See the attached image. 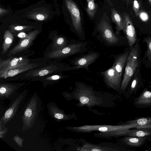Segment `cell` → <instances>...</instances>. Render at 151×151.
Here are the masks:
<instances>
[{"instance_id": "14", "label": "cell", "mask_w": 151, "mask_h": 151, "mask_svg": "<svg viewBox=\"0 0 151 151\" xmlns=\"http://www.w3.org/2000/svg\"><path fill=\"white\" fill-rule=\"evenodd\" d=\"M126 135L144 138L149 142L151 140V128L129 129L126 133Z\"/></svg>"}, {"instance_id": "11", "label": "cell", "mask_w": 151, "mask_h": 151, "mask_svg": "<svg viewBox=\"0 0 151 151\" xmlns=\"http://www.w3.org/2000/svg\"><path fill=\"white\" fill-rule=\"evenodd\" d=\"M106 82L110 86L118 88L120 85L121 79L116 73L114 66H112L105 71L101 73Z\"/></svg>"}, {"instance_id": "29", "label": "cell", "mask_w": 151, "mask_h": 151, "mask_svg": "<svg viewBox=\"0 0 151 151\" xmlns=\"http://www.w3.org/2000/svg\"><path fill=\"white\" fill-rule=\"evenodd\" d=\"M28 34H26L24 32H20L18 34L17 36L22 39L27 38L28 36Z\"/></svg>"}, {"instance_id": "32", "label": "cell", "mask_w": 151, "mask_h": 151, "mask_svg": "<svg viewBox=\"0 0 151 151\" xmlns=\"http://www.w3.org/2000/svg\"><path fill=\"white\" fill-rule=\"evenodd\" d=\"M54 117L58 119H61L63 118V115L61 113H57L55 114Z\"/></svg>"}, {"instance_id": "35", "label": "cell", "mask_w": 151, "mask_h": 151, "mask_svg": "<svg viewBox=\"0 0 151 151\" xmlns=\"http://www.w3.org/2000/svg\"><path fill=\"white\" fill-rule=\"evenodd\" d=\"M108 3V4L112 7L113 6V5L110 0H105Z\"/></svg>"}, {"instance_id": "24", "label": "cell", "mask_w": 151, "mask_h": 151, "mask_svg": "<svg viewBox=\"0 0 151 151\" xmlns=\"http://www.w3.org/2000/svg\"><path fill=\"white\" fill-rule=\"evenodd\" d=\"M138 14L141 20L144 22L147 21L149 19V16L147 13L144 11H141Z\"/></svg>"}, {"instance_id": "7", "label": "cell", "mask_w": 151, "mask_h": 151, "mask_svg": "<svg viewBox=\"0 0 151 151\" xmlns=\"http://www.w3.org/2000/svg\"><path fill=\"white\" fill-rule=\"evenodd\" d=\"M124 26L128 43L131 47L137 41V35L132 22L129 15L124 14L123 18Z\"/></svg>"}, {"instance_id": "25", "label": "cell", "mask_w": 151, "mask_h": 151, "mask_svg": "<svg viewBox=\"0 0 151 151\" xmlns=\"http://www.w3.org/2000/svg\"><path fill=\"white\" fill-rule=\"evenodd\" d=\"M30 27L28 26H17L15 27H12L11 30L13 31H21L23 30L28 29Z\"/></svg>"}, {"instance_id": "18", "label": "cell", "mask_w": 151, "mask_h": 151, "mask_svg": "<svg viewBox=\"0 0 151 151\" xmlns=\"http://www.w3.org/2000/svg\"><path fill=\"white\" fill-rule=\"evenodd\" d=\"M14 40V36L11 32L6 30L4 35V42L2 45V53L5 54L12 44Z\"/></svg>"}, {"instance_id": "31", "label": "cell", "mask_w": 151, "mask_h": 151, "mask_svg": "<svg viewBox=\"0 0 151 151\" xmlns=\"http://www.w3.org/2000/svg\"><path fill=\"white\" fill-rule=\"evenodd\" d=\"M137 129L151 128V124H148L143 125L139 126L135 128Z\"/></svg>"}, {"instance_id": "17", "label": "cell", "mask_w": 151, "mask_h": 151, "mask_svg": "<svg viewBox=\"0 0 151 151\" xmlns=\"http://www.w3.org/2000/svg\"><path fill=\"white\" fill-rule=\"evenodd\" d=\"M111 17L112 21L115 24L116 26V35H119L121 30H122L125 33L123 18L118 12L114 8L111 9Z\"/></svg>"}, {"instance_id": "8", "label": "cell", "mask_w": 151, "mask_h": 151, "mask_svg": "<svg viewBox=\"0 0 151 151\" xmlns=\"http://www.w3.org/2000/svg\"><path fill=\"white\" fill-rule=\"evenodd\" d=\"M39 33V31L37 30L29 32L28 37L22 39L19 43L9 52L8 56L13 55L26 49L30 46Z\"/></svg>"}, {"instance_id": "27", "label": "cell", "mask_w": 151, "mask_h": 151, "mask_svg": "<svg viewBox=\"0 0 151 151\" xmlns=\"http://www.w3.org/2000/svg\"><path fill=\"white\" fill-rule=\"evenodd\" d=\"M62 77L61 76L57 75L48 77L46 78L45 79L49 80H55L60 79Z\"/></svg>"}, {"instance_id": "30", "label": "cell", "mask_w": 151, "mask_h": 151, "mask_svg": "<svg viewBox=\"0 0 151 151\" xmlns=\"http://www.w3.org/2000/svg\"><path fill=\"white\" fill-rule=\"evenodd\" d=\"M80 100L81 103L83 104L87 103L89 101V99L86 97L82 96L81 97Z\"/></svg>"}, {"instance_id": "6", "label": "cell", "mask_w": 151, "mask_h": 151, "mask_svg": "<svg viewBox=\"0 0 151 151\" xmlns=\"http://www.w3.org/2000/svg\"><path fill=\"white\" fill-rule=\"evenodd\" d=\"M99 56V53L91 52L78 58L73 62V70L84 68L88 70L89 66L96 61Z\"/></svg>"}, {"instance_id": "15", "label": "cell", "mask_w": 151, "mask_h": 151, "mask_svg": "<svg viewBox=\"0 0 151 151\" xmlns=\"http://www.w3.org/2000/svg\"><path fill=\"white\" fill-rule=\"evenodd\" d=\"M147 142L144 138L128 136L122 139V142L126 146L131 148H137L142 146Z\"/></svg>"}, {"instance_id": "23", "label": "cell", "mask_w": 151, "mask_h": 151, "mask_svg": "<svg viewBox=\"0 0 151 151\" xmlns=\"http://www.w3.org/2000/svg\"><path fill=\"white\" fill-rule=\"evenodd\" d=\"M52 71H53V70H52L43 69L36 72L35 74H34V76H43L52 72Z\"/></svg>"}, {"instance_id": "19", "label": "cell", "mask_w": 151, "mask_h": 151, "mask_svg": "<svg viewBox=\"0 0 151 151\" xmlns=\"http://www.w3.org/2000/svg\"><path fill=\"white\" fill-rule=\"evenodd\" d=\"M67 41L66 39L62 36H57L53 39V49L54 51H57L64 48L67 45Z\"/></svg>"}, {"instance_id": "26", "label": "cell", "mask_w": 151, "mask_h": 151, "mask_svg": "<svg viewBox=\"0 0 151 151\" xmlns=\"http://www.w3.org/2000/svg\"><path fill=\"white\" fill-rule=\"evenodd\" d=\"M133 8L136 15H138L139 14V5L137 1L136 0H134V1Z\"/></svg>"}, {"instance_id": "9", "label": "cell", "mask_w": 151, "mask_h": 151, "mask_svg": "<svg viewBox=\"0 0 151 151\" xmlns=\"http://www.w3.org/2000/svg\"><path fill=\"white\" fill-rule=\"evenodd\" d=\"M134 105L137 108L143 109L151 107V90L145 88L139 95L134 98Z\"/></svg>"}, {"instance_id": "10", "label": "cell", "mask_w": 151, "mask_h": 151, "mask_svg": "<svg viewBox=\"0 0 151 151\" xmlns=\"http://www.w3.org/2000/svg\"><path fill=\"white\" fill-rule=\"evenodd\" d=\"M29 60L23 57H10L7 59L0 60V70L10 69L29 63Z\"/></svg>"}, {"instance_id": "37", "label": "cell", "mask_w": 151, "mask_h": 151, "mask_svg": "<svg viewBox=\"0 0 151 151\" xmlns=\"http://www.w3.org/2000/svg\"><path fill=\"white\" fill-rule=\"evenodd\" d=\"M149 2L151 4V0H148Z\"/></svg>"}, {"instance_id": "20", "label": "cell", "mask_w": 151, "mask_h": 151, "mask_svg": "<svg viewBox=\"0 0 151 151\" xmlns=\"http://www.w3.org/2000/svg\"><path fill=\"white\" fill-rule=\"evenodd\" d=\"M87 8L86 9L87 12L89 16L93 18L96 11V6L94 0H87Z\"/></svg>"}, {"instance_id": "28", "label": "cell", "mask_w": 151, "mask_h": 151, "mask_svg": "<svg viewBox=\"0 0 151 151\" xmlns=\"http://www.w3.org/2000/svg\"><path fill=\"white\" fill-rule=\"evenodd\" d=\"M32 111L30 108H27L25 110L24 112V116L26 117L30 118L32 115Z\"/></svg>"}, {"instance_id": "3", "label": "cell", "mask_w": 151, "mask_h": 151, "mask_svg": "<svg viewBox=\"0 0 151 151\" xmlns=\"http://www.w3.org/2000/svg\"><path fill=\"white\" fill-rule=\"evenodd\" d=\"M65 1L71 16L73 27L81 39L83 40L84 36L83 35L81 18L78 7L72 0H65Z\"/></svg>"}, {"instance_id": "21", "label": "cell", "mask_w": 151, "mask_h": 151, "mask_svg": "<svg viewBox=\"0 0 151 151\" xmlns=\"http://www.w3.org/2000/svg\"><path fill=\"white\" fill-rule=\"evenodd\" d=\"M14 86L10 84H0V96H4L7 94L11 93L13 91Z\"/></svg>"}, {"instance_id": "4", "label": "cell", "mask_w": 151, "mask_h": 151, "mask_svg": "<svg viewBox=\"0 0 151 151\" xmlns=\"http://www.w3.org/2000/svg\"><path fill=\"white\" fill-rule=\"evenodd\" d=\"M102 19L97 26V29L105 42L110 45H115L119 41V38L114 33L109 22Z\"/></svg>"}, {"instance_id": "2", "label": "cell", "mask_w": 151, "mask_h": 151, "mask_svg": "<svg viewBox=\"0 0 151 151\" xmlns=\"http://www.w3.org/2000/svg\"><path fill=\"white\" fill-rule=\"evenodd\" d=\"M86 42H76L67 45L62 49L50 52L47 56L50 58H61L86 51Z\"/></svg>"}, {"instance_id": "5", "label": "cell", "mask_w": 151, "mask_h": 151, "mask_svg": "<svg viewBox=\"0 0 151 151\" xmlns=\"http://www.w3.org/2000/svg\"><path fill=\"white\" fill-rule=\"evenodd\" d=\"M140 66L137 68L127 87L126 97L128 99H132L143 84L140 72Z\"/></svg>"}, {"instance_id": "13", "label": "cell", "mask_w": 151, "mask_h": 151, "mask_svg": "<svg viewBox=\"0 0 151 151\" xmlns=\"http://www.w3.org/2000/svg\"><path fill=\"white\" fill-rule=\"evenodd\" d=\"M129 51H125L123 52L114 56V62L113 66L114 67L116 73L121 79L123 71L126 63Z\"/></svg>"}, {"instance_id": "22", "label": "cell", "mask_w": 151, "mask_h": 151, "mask_svg": "<svg viewBox=\"0 0 151 151\" xmlns=\"http://www.w3.org/2000/svg\"><path fill=\"white\" fill-rule=\"evenodd\" d=\"M144 42L146 43L147 49L145 55L147 60L151 62V37L145 38L144 39Z\"/></svg>"}, {"instance_id": "34", "label": "cell", "mask_w": 151, "mask_h": 151, "mask_svg": "<svg viewBox=\"0 0 151 151\" xmlns=\"http://www.w3.org/2000/svg\"><path fill=\"white\" fill-rule=\"evenodd\" d=\"M98 130L102 132H105L107 131L108 130V128L106 127H101L99 128L98 129Z\"/></svg>"}, {"instance_id": "33", "label": "cell", "mask_w": 151, "mask_h": 151, "mask_svg": "<svg viewBox=\"0 0 151 151\" xmlns=\"http://www.w3.org/2000/svg\"><path fill=\"white\" fill-rule=\"evenodd\" d=\"M36 19L39 20H43L45 19L44 16L41 14H37L36 16Z\"/></svg>"}, {"instance_id": "36", "label": "cell", "mask_w": 151, "mask_h": 151, "mask_svg": "<svg viewBox=\"0 0 151 151\" xmlns=\"http://www.w3.org/2000/svg\"><path fill=\"white\" fill-rule=\"evenodd\" d=\"M145 151H151V147H150L148 149L145 150Z\"/></svg>"}, {"instance_id": "16", "label": "cell", "mask_w": 151, "mask_h": 151, "mask_svg": "<svg viewBox=\"0 0 151 151\" xmlns=\"http://www.w3.org/2000/svg\"><path fill=\"white\" fill-rule=\"evenodd\" d=\"M133 119H131L127 121L125 126L127 129L135 128L139 126L148 124H151V116L136 117Z\"/></svg>"}, {"instance_id": "12", "label": "cell", "mask_w": 151, "mask_h": 151, "mask_svg": "<svg viewBox=\"0 0 151 151\" xmlns=\"http://www.w3.org/2000/svg\"><path fill=\"white\" fill-rule=\"evenodd\" d=\"M37 65L35 64L29 63L8 70H0V78L5 79L13 77L20 73L34 68Z\"/></svg>"}, {"instance_id": "1", "label": "cell", "mask_w": 151, "mask_h": 151, "mask_svg": "<svg viewBox=\"0 0 151 151\" xmlns=\"http://www.w3.org/2000/svg\"><path fill=\"white\" fill-rule=\"evenodd\" d=\"M130 47L121 83V89L123 92L126 91L131 78L140 65V49L139 40L135 45Z\"/></svg>"}]
</instances>
